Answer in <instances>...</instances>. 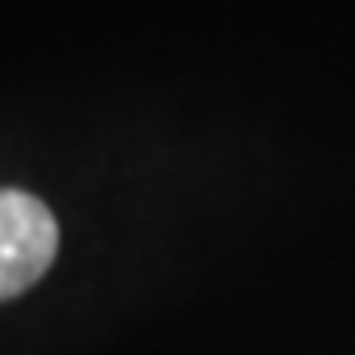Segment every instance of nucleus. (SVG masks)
<instances>
[{
    "label": "nucleus",
    "mask_w": 355,
    "mask_h": 355,
    "mask_svg": "<svg viewBox=\"0 0 355 355\" xmlns=\"http://www.w3.org/2000/svg\"><path fill=\"white\" fill-rule=\"evenodd\" d=\"M60 229L40 198L0 190V300L28 292L55 261Z\"/></svg>",
    "instance_id": "1"
}]
</instances>
